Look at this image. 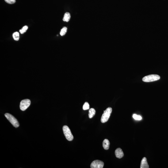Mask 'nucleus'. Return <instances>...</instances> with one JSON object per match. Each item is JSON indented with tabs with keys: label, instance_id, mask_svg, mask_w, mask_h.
<instances>
[{
	"label": "nucleus",
	"instance_id": "14",
	"mask_svg": "<svg viewBox=\"0 0 168 168\" xmlns=\"http://www.w3.org/2000/svg\"><path fill=\"white\" fill-rule=\"evenodd\" d=\"M28 27L27 26H24L23 27L22 29L20 30H19L20 33L22 34L25 33V32H26L27 29H28Z\"/></svg>",
	"mask_w": 168,
	"mask_h": 168
},
{
	"label": "nucleus",
	"instance_id": "4",
	"mask_svg": "<svg viewBox=\"0 0 168 168\" xmlns=\"http://www.w3.org/2000/svg\"><path fill=\"white\" fill-rule=\"evenodd\" d=\"M160 78L159 75L157 74H151L143 77L142 80L144 82H150L158 80Z\"/></svg>",
	"mask_w": 168,
	"mask_h": 168
},
{
	"label": "nucleus",
	"instance_id": "9",
	"mask_svg": "<svg viewBox=\"0 0 168 168\" xmlns=\"http://www.w3.org/2000/svg\"><path fill=\"white\" fill-rule=\"evenodd\" d=\"M110 143L108 139H105L104 140L102 143V146L103 148L105 150H108L109 148Z\"/></svg>",
	"mask_w": 168,
	"mask_h": 168
},
{
	"label": "nucleus",
	"instance_id": "6",
	"mask_svg": "<svg viewBox=\"0 0 168 168\" xmlns=\"http://www.w3.org/2000/svg\"><path fill=\"white\" fill-rule=\"evenodd\" d=\"M104 163L102 161L99 160H95L93 161L91 164V168H103Z\"/></svg>",
	"mask_w": 168,
	"mask_h": 168
},
{
	"label": "nucleus",
	"instance_id": "17",
	"mask_svg": "<svg viewBox=\"0 0 168 168\" xmlns=\"http://www.w3.org/2000/svg\"><path fill=\"white\" fill-rule=\"evenodd\" d=\"M7 3L10 4H12L15 3V0H5Z\"/></svg>",
	"mask_w": 168,
	"mask_h": 168
},
{
	"label": "nucleus",
	"instance_id": "13",
	"mask_svg": "<svg viewBox=\"0 0 168 168\" xmlns=\"http://www.w3.org/2000/svg\"><path fill=\"white\" fill-rule=\"evenodd\" d=\"M67 28L66 27H63L60 32V34L61 36H64L67 32Z\"/></svg>",
	"mask_w": 168,
	"mask_h": 168
},
{
	"label": "nucleus",
	"instance_id": "1",
	"mask_svg": "<svg viewBox=\"0 0 168 168\" xmlns=\"http://www.w3.org/2000/svg\"><path fill=\"white\" fill-rule=\"evenodd\" d=\"M112 111V108L109 107L104 111L101 118V122L102 123H104L108 121L111 116Z\"/></svg>",
	"mask_w": 168,
	"mask_h": 168
},
{
	"label": "nucleus",
	"instance_id": "15",
	"mask_svg": "<svg viewBox=\"0 0 168 168\" xmlns=\"http://www.w3.org/2000/svg\"><path fill=\"white\" fill-rule=\"evenodd\" d=\"M83 109L84 110H88L89 109V105L87 102H85L83 106Z\"/></svg>",
	"mask_w": 168,
	"mask_h": 168
},
{
	"label": "nucleus",
	"instance_id": "12",
	"mask_svg": "<svg viewBox=\"0 0 168 168\" xmlns=\"http://www.w3.org/2000/svg\"><path fill=\"white\" fill-rule=\"evenodd\" d=\"M13 37L15 40L18 41L19 38V33L18 32H15L13 34Z\"/></svg>",
	"mask_w": 168,
	"mask_h": 168
},
{
	"label": "nucleus",
	"instance_id": "11",
	"mask_svg": "<svg viewBox=\"0 0 168 168\" xmlns=\"http://www.w3.org/2000/svg\"><path fill=\"white\" fill-rule=\"evenodd\" d=\"M70 17H71V16H70V13L67 12L65 13L64 17L63 18V21L67 22H68L70 21Z\"/></svg>",
	"mask_w": 168,
	"mask_h": 168
},
{
	"label": "nucleus",
	"instance_id": "8",
	"mask_svg": "<svg viewBox=\"0 0 168 168\" xmlns=\"http://www.w3.org/2000/svg\"><path fill=\"white\" fill-rule=\"evenodd\" d=\"M141 168H149V166L148 163L147 159L145 157H144L142 159L141 163Z\"/></svg>",
	"mask_w": 168,
	"mask_h": 168
},
{
	"label": "nucleus",
	"instance_id": "7",
	"mask_svg": "<svg viewBox=\"0 0 168 168\" xmlns=\"http://www.w3.org/2000/svg\"><path fill=\"white\" fill-rule=\"evenodd\" d=\"M115 154L116 158H122L124 155L122 150L120 148L116 149L115 151Z\"/></svg>",
	"mask_w": 168,
	"mask_h": 168
},
{
	"label": "nucleus",
	"instance_id": "5",
	"mask_svg": "<svg viewBox=\"0 0 168 168\" xmlns=\"http://www.w3.org/2000/svg\"><path fill=\"white\" fill-rule=\"evenodd\" d=\"M31 104L30 100L25 99L22 100L20 102V108L22 111H24L29 107Z\"/></svg>",
	"mask_w": 168,
	"mask_h": 168
},
{
	"label": "nucleus",
	"instance_id": "10",
	"mask_svg": "<svg viewBox=\"0 0 168 168\" xmlns=\"http://www.w3.org/2000/svg\"><path fill=\"white\" fill-rule=\"evenodd\" d=\"M96 113V111L94 108H92L89 109V118L91 119L94 116Z\"/></svg>",
	"mask_w": 168,
	"mask_h": 168
},
{
	"label": "nucleus",
	"instance_id": "2",
	"mask_svg": "<svg viewBox=\"0 0 168 168\" xmlns=\"http://www.w3.org/2000/svg\"><path fill=\"white\" fill-rule=\"evenodd\" d=\"M63 130L66 139L69 141H72L74 139V136L69 127L67 125H64L63 127Z\"/></svg>",
	"mask_w": 168,
	"mask_h": 168
},
{
	"label": "nucleus",
	"instance_id": "3",
	"mask_svg": "<svg viewBox=\"0 0 168 168\" xmlns=\"http://www.w3.org/2000/svg\"><path fill=\"white\" fill-rule=\"evenodd\" d=\"M5 116L13 127L16 128H17L19 127V124L18 121L12 115L9 113H6L5 114Z\"/></svg>",
	"mask_w": 168,
	"mask_h": 168
},
{
	"label": "nucleus",
	"instance_id": "16",
	"mask_svg": "<svg viewBox=\"0 0 168 168\" xmlns=\"http://www.w3.org/2000/svg\"><path fill=\"white\" fill-rule=\"evenodd\" d=\"M133 118L135 120H140L142 119V117L141 116H139L136 114H134L133 116Z\"/></svg>",
	"mask_w": 168,
	"mask_h": 168
}]
</instances>
